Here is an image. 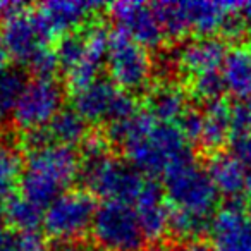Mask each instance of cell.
I'll list each match as a JSON object with an SVG mask.
<instances>
[{"mask_svg": "<svg viewBox=\"0 0 251 251\" xmlns=\"http://www.w3.org/2000/svg\"><path fill=\"white\" fill-rule=\"evenodd\" d=\"M108 140L124 148L127 162L143 176H167L172 169L193 160L191 143L177 124H164L148 112L108 126Z\"/></svg>", "mask_w": 251, "mask_h": 251, "instance_id": "6da1fadb", "label": "cell"}, {"mask_svg": "<svg viewBox=\"0 0 251 251\" xmlns=\"http://www.w3.org/2000/svg\"><path fill=\"white\" fill-rule=\"evenodd\" d=\"M81 174V162L74 148L49 143L28 150L21 177V195L47 206L60 195L69 191V186Z\"/></svg>", "mask_w": 251, "mask_h": 251, "instance_id": "7a4b0ae2", "label": "cell"}, {"mask_svg": "<svg viewBox=\"0 0 251 251\" xmlns=\"http://www.w3.org/2000/svg\"><path fill=\"white\" fill-rule=\"evenodd\" d=\"M108 43L110 33L103 26H91L81 35L73 33L60 40L55 53L73 93L98 79L101 66L107 62Z\"/></svg>", "mask_w": 251, "mask_h": 251, "instance_id": "3957f363", "label": "cell"}, {"mask_svg": "<svg viewBox=\"0 0 251 251\" xmlns=\"http://www.w3.org/2000/svg\"><path fill=\"white\" fill-rule=\"evenodd\" d=\"M84 186L90 195H97L105 201L129 203L136 201L148 179L129 162H124L110 153L86 158L81 165Z\"/></svg>", "mask_w": 251, "mask_h": 251, "instance_id": "277c9868", "label": "cell"}, {"mask_svg": "<svg viewBox=\"0 0 251 251\" xmlns=\"http://www.w3.org/2000/svg\"><path fill=\"white\" fill-rule=\"evenodd\" d=\"M164 193L172 210L195 213L210 219L217 205V193L208 172L195 164L186 162L172 169L164 177Z\"/></svg>", "mask_w": 251, "mask_h": 251, "instance_id": "5b68a950", "label": "cell"}, {"mask_svg": "<svg viewBox=\"0 0 251 251\" xmlns=\"http://www.w3.org/2000/svg\"><path fill=\"white\" fill-rule=\"evenodd\" d=\"M155 5L165 36L179 38L186 33L210 36L220 31L230 11V2H158Z\"/></svg>", "mask_w": 251, "mask_h": 251, "instance_id": "8992f818", "label": "cell"}, {"mask_svg": "<svg viewBox=\"0 0 251 251\" xmlns=\"http://www.w3.org/2000/svg\"><path fill=\"white\" fill-rule=\"evenodd\" d=\"M91 234L103 251H141L147 241L134 206L121 201H103L98 206Z\"/></svg>", "mask_w": 251, "mask_h": 251, "instance_id": "52a82bcc", "label": "cell"}, {"mask_svg": "<svg viewBox=\"0 0 251 251\" xmlns=\"http://www.w3.org/2000/svg\"><path fill=\"white\" fill-rule=\"evenodd\" d=\"M97 208L90 193L66 191L45 208L43 229L50 239L62 244L79 243L91 230Z\"/></svg>", "mask_w": 251, "mask_h": 251, "instance_id": "ba28073f", "label": "cell"}, {"mask_svg": "<svg viewBox=\"0 0 251 251\" xmlns=\"http://www.w3.org/2000/svg\"><path fill=\"white\" fill-rule=\"evenodd\" d=\"M74 110L86 122L114 124L133 117L138 112L133 93L108 79H97L90 86L73 93Z\"/></svg>", "mask_w": 251, "mask_h": 251, "instance_id": "9c48e42d", "label": "cell"}, {"mask_svg": "<svg viewBox=\"0 0 251 251\" xmlns=\"http://www.w3.org/2000/svg\"><path fill=\"white\" fill-rule=\"evenodd\" d=\"M105 66L112 83L129 93L145 90L153 74V62L148 49L119 29L110 33Z\"/></svg>", "mask_w": 251, "mask_h": 251, "instance_id": "30bf717a", "label": "cell"}, {"mask_svg": "<svg viewBox=\"0 0 251 251\" xmlns=\"http://www.w3.org/2000/svg\"><path fill=\"white\" fill-rule=\"evenodd\" d=\"M52 36L38 12H29L26 7L5 18L0 31L9 55L28 67L49 52Z\"/></svg>", "mask_w": 251, "mask_h": 251, "instance_id": "8fae6325", "label": "cell"}, {"mask_svg": "<svg viewBox=\"0 0 251 251\" xmlns=\"http://www.w3.org/2000/svg\"><path fill=\"white\" fill-rule=\"evenodd\" d=\"M64 91L53 76H36L26 86V91L16 108L12 121L26 133L45 129L62 110Z\"/></svg>", "mask_w": 251, "mask_h": 251, "instance_id": "7c38bea8", "label": "cell"}, {"mask_svg": "<svg viewBox=\"0 0 251 251\" xmlns=\"http://www.w3.org/2000/svg\"><path fill=\"white\" fill-rule=\"evenodd\" d=\"M110 14L119 31L126 33L145 49H157L164 42L165 31L153 4L122 0L110 4Z\"/></svg>", "mask_w": 251, "mask_h": 251, "instance_id": "4fadbf2b", "label": "cell"}, {"mask_svg": "<svg viewBox=\"0 0 251 251\" xmlns=\"http://www.w3.org/2000/svg\"><path fill=\"white\" fill-rule=\"evenodd\" d=\"M213 251H251V220L239 203L230 201L210 224Z\"/></svg>", "mask_w": 251, "mask_h": 251, "instance_id": "5bb4252c", "label": "cell"}, {"mask_svg": "<svg viewBox=\"0 0 251 251\" xmlns=\"http://www.w3.org/2000/svg\"><path fill=\"white\" fill-rule=\"evenodd\" d=\"M227 50L222 40L212 36H200L182 43L174 55V62L181 73L193 77L206 73H215L224 66Z\"/></svg>", "mask_w": 251, "mask_h": 251, "instance_id": "9a60e30c", "label": "cell"}, {"mask_svg": "<svg viewBox=\"0 0 251 251\" xmlns=\"http://www.w3.org/2000/svg\"><path fill=\"white\" fill-rule=\"evenodd\" d=\"M138 220L147 239L158 241L171 227V205L165 201V193L153 181H147L134 201Z\"/></svg>", "mask_w": 251, "mask_h": 251, "instance_id": "2e32d148", "label": "cell"}, {"mask_svg": "<svg viewBox=\"0 0 251 251\" xmlns=\"http://www.w3.org/2000/svg\"><path fill=\"white\" fill-rule=\"evenodd\" d=\"M101 9L100 2L84 0H52L40 5L38 14L45 21L52 35H73L74 29L83 26L95 12Z\"/></svg>", "mask_w": 251, "mask_h": 251, "instance_id": "e0dca14e", "label": "cell"}, {"mask_svg": "<svg viewBox=\"0 0 251 251\" xmlns=\"http://www.w3.org/2000/svg\"><path fill=\"white\" fill-rule=\"evenodd\" d=\"M208 172L217 193L236 201L248 188V171L230 153H217L210 158Z\"/></svg>", "mask_w": 251, "mask_h": 251, "instance_id": "ac0fdd59", "label": "cell"}, {"mask_svg": "<svg viewBox=\"0 0 251 251\" xmlns=\"http://www.w3.org/2000/svg\"><path fill=\"white\" fill-rule=\"evenodd\" d=\"M148 114L158 122L174 124L182 119V115L189 110L186 93L174 83L157 84L150 91L147 100Z\"/></svg>", "mask_w": 251, "mask_h": 251, "instance_id": "d6986e66", "label": "cell"}, {"mask_svg": "<svg viewBox=\"0 0 251 251\" xmlns=\"http://www.w3.org/2000/svg\"><path fill=\"white\" fill-rule=\"evenodd\" d=\"M232 131V108L224 98L206 103L203 112V134L200 143L206 150H217L227 140Z\"/></svg>", "mask_w": 251, "mask_h": 251, "instance_id": "ffe728a7", "label": "cell"}, {"mask_svg": "<svg viewBox=\"0 0 251 251\" xmlns=\"http://www.w3.org/2000/svg\"><path fill=\"white\" fill-rule=\"evenodd\" d=\"M45 131L50 143L73 148L74 145H83L88 138V122L74 108H66L55 115Z\"/></svg>", "mask_w": 251, "mask_h": 251, "instance_id": "44dd1931", "label": "cell"}, {"mask_svg": "<svg viewBox=\"0 0 251 251\" xmlns=\"http://www.w3.org/2000/svg\"><path fill=\"white\" fill-rule=\"evenodd\" d=\"M222 77L226 90L234 97L248 98L251 97V57L244 49H234L227 53L226 62L222 66Z\"/></svg>", "mask_w": 251, "mask_h": 251, "instance_id": "7402d4cb", "label": "cell"}, {"mask_svg": "<svg viewBox=\"0 0 251 251\" xmlns=\"http://www.w3.org/2000/svg\"><path fill=\"white\" fill-rule=\"evenodd\" d=\"M4 217L18 232H38V227L43 226L45 208L25 195H14L4 205Z\"/></svg>", "mask_w": 251, "mask_h": 251, "instance_id": "603a6c76", "label": "cell"}, {"mask_svg": "<svg viewBox=\"0 0 251 251\" xmlns=\"http://www.w3.org/2000/svg\"><path fill=\"white\" fill-rule=\"evenodd\" d=\"M23 162L18 148L11 145H0V206L4 205L14 196V191L21 184Z\"/></svg>", "mask_w": 251, "mask_h": 251, "instance_id": "cb8c5ba5", "label": "cell"}, {"mask_svg": "<svg viewBox=\"0 0 251 251\" xmlns=\"http://www.w3.org/2000/svg\"><path fill=\"white\" fill-rule=\"evenodd\" d=\"M21 69H5L0 74V117H12L28 86Z\"/></svg>", "mask_w": 251, "mask_h": 251, "instance_id": "d4e9b609", "label": "cell"}, {"mask_svg": "<svg viewBox=\"0 0 251 251\" xmlns=\"http://www.w3.org/2000/svg\"><path fill=\"white\" fill-rule=\"evenodd\" d=\"M212 220L206 217H200L195 213L179 212L171 208V227L169 232L179 239H186L188 243H193L196 237L201 236L205 230H210Z\"/></svg>", "mask_w": 251, "mask_h": 251, "instance_id": "484cf974", "label": "cell"}, {"mask_svg": "<svg viewBox=\"0 0 251 251\" xmlns=\"http://www.w3.org/2000/svg\"><path fill=\"white\" fill-rule=\"evenodd\" d=\"M224 90H226V83H224L222 73H219V71L201 74V76H196L191 79L193 97L208 101V103L213 100H219Z\"/></svg>", "mask_w": 251, "mask_h": 251, "instance_id": "4316f807", "label": "cell"}, {"mask_svg": "<svg viewBox=\"0 0 251 251\" xmlns=\"http://www.w3.org/2000/svg\"><path fill=\"white\" fill-rule=\"evenodd\" d=\"M5 251H49V244L40 232H16L9 237Z\"/></svg>", "mask_w": 251, "mask_h": 251, "instance_id": "83f0119b", "label": "cell"}, {"mask_svg": "<svg viewBox=\"0 0 251 251\" xmlns=\"http://www.w3.org/2000/svg\"><path fill=\"white\" fill-rule=\"evenodd\" d=\"M177 127L189 143H200L203 134V112L189 108L177 122Z\"/></svg>", "mask_w": 251, "mask_h": 251, "instance_id": "f1b7e54d", "label": "cell"}, {"mask_svg": "<svg viewBox=\"0 0 251 251\" xmlns=\"http://www.w3.org/2000/svg\"><path fill=\"white\" fill-rule=\"evenodd\" d=\"M230 155L251 172V133H234L230 138Z\"/></svg>", "mask_w": 251, "mask_h": 251, "instance_id": "f546056e", "label": "cell"}, {"mask_svg": "<svg viewBox=\"0 0 251 251\" xmlns=\"http://www.w3.org/2000/svg\"><path fill=\"white\" fill-rule=\"evenodd\" d=\"M232 131L251 133V97L244 98L232 107Z\"/></svg>", "mask_w": 251, "mask_h": 251, "instance_id": "4dcf8cb0", "label": "cell"}, {"mask_svg": "<svg viewBox=\"0 0 251 251\" xmlns=\"http://www.w3.org/2000/svg\"><path fill=\"white\" fill-rule=\"evenodd\" d=\"M248 23L237 14L236 11V5L234 2H230V11H229V16H227L226 23H224L222 29L220 31L224 33V36H227L229 40H241L248 31Z\"/></svg>", "mask_w": 251, "mask_h": 251, "instance_id": "1f68e13d", "label": "cell"}, {"mask_svg": "<svg viewBox=\"0 0 251 251\" xmlns=\"http://www.w3.org/2000/svg\"><path fill=\"white\" fill-rule=\"evenodd\" d=\"M57 251H103V250L86 243H71V244H62Z\"/></svg>", "mask_w": 251, "mask_h": 251, "instance_id": "d6a6232c", "label": "cell"}, {"mask_svg": "<svg viewBox=\"0 0 251 251\" xmlns=\"http://www.w3.org/2000/svg\"><path fill=\"white\" fill-rule=\"evenodd\" d=\"M234 5H236L237 14L248 23V26H251V0H246V2H234Z\"/></svg>", "mask_w": 251, "mask_h": 251, "instance_id": "836d02e7", "label": "cell"}, {"mask_svg": "<svg viewBox=\"0 0 251 251\" xmlns=\"http://www.w3.org/2000/svg\"><path fill=\"white\" fill-rule=\"evenodd\" d=\"M9 59H11V55H9V52H7V49H5L4 42H2V38H0V74L4 73L5 69H9V67H7Z\"/></svg>", "mask_w": 251, "mask_h": 251, "instance_id": "e575fe53", "label": "cell"}, {"mask_svg": "<svg viewBox=\"0 0 251 251\" xmlns=\"http://www.w3.org/2000/svg\"><path fill=\"white\" fill-rule=\"evenodd\" d=\"M179 251H213V250L208 246H205V244L198 243V241H193V243H186Z\"/></svg>", "mask_w": 251, "mask_h": 251, "instance_id": "d590c367", "label": "cell"}, {"mask_svg": "<svg viewBox=\"0 0 251 251\" xmlns=\"http://www.w3.org/2000/svg\"><path fill=\"white\" fill-rule=\"evenodd\" d=\"M9 234L7 230H5V224L0 220V251H5V248H7V243H9Z\"/></svg>", "mask_w": 251, "mask_h": 251, "instance_id": "8d00e7d4", "label": "cell"}, {"mask_svg": "<svg viewBox=\"0 0 251 251\" xmlns=\"http://www.w3.org/2000/svg\"><path fill=\"white\" fill-rule=\"evenodd\" d=\"M141 251H172V250H171V248H167V246H160V244H157V246L143 248Z\"/></svg>", "mask_w": 251, "mask_h": 251, "instance_id": "74e56055", "label": "cell"}, {"mask_svg": "<svg viewBox=\"0 0 251 251\" xmlns=\"http://www.w3.org/2000/svg\"><path fill=\"white\" fill-rule=\"evenodd\" d=\"M246 191H248V195L251 196V174H250V177H248V188H246Z\"/></svg>", "mask_w": 251, "mask_h": 251, "instance_id": "f35d334b", "label": "cell"}, {"mask_svg": "<svg viewBox=\"0 0 251 251\" xmlns=\"http://www.w3.org/2000/svg\"><path fill=\"white\" fill-rule=\"evenodd\" d=\"M248 52H250V57H251V47H250V50H248Z\"/></svg>", "mask_w": 251, "mask_h": 251, "instance_id": "ab89813d", "label": "cell"}, {"mask_svg": "<svg viewBox=\"0 0 251 251\" xmlns=\"http://www.w3.org/2000/svg\"><path fill=\"white\" fill-rule=\"evenodd\" d=\"M250 220H251V213H250Z\"/></svg>", "mask_w": 251, "mask_h": 251, "instance_id": "60d3db41", "label": "cell"}]
</instances>
